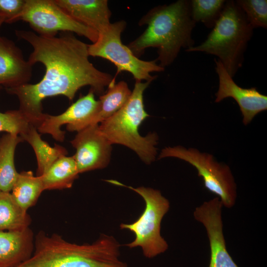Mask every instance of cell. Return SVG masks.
<instances>
[{"instance_id":"5b68a950","label":"cell","mask_w":267,"mask_h":267,"mask_svg":"<svg viewBox=\"0 0 267 267\" xmlns=\"http://www.w3.org/2000/svg\"><path fill=\"white\" fill-rule=\"evenodd\" d=\"M253 31V27L236 2L225 1L219 19L206 40L186 51L204 52L218 56L233 78L242 65L243 54Z\"/></svg>"},{"instance_id":"cb8c5ba5","label":"cell","mask_w":267,"mask_h":267,"mask_svg":"<svg viewBox=\"0 0 267 267\" xmlns=\"http://www.w3.org/2000/svg\"><path fill=\"white\" fill-rule=\"evenodd\" d=\"M237 5L242 10L253 28L267 27V0H238Z\"/></svg>"},{"instance_id":"4316f807","label":"cell","mask_w":267,"mask_h":267,"mask_svg":"<svg viewBox=\"0 0 267 267\" xmlns=\"http://www.w3.org/2000/svg\"><path fill=\"white\" fill-rule=\"evenodd\" d=\"M5 18L2 16H0V28L1 25L2 24V23H5Z\"/></svg>"},{"instance_id":"7c38bea8","label":"cell","mask_w":267,"mask_h":267,"mask_svg":"<svg viewBox=\"0 0 267 267\" xmlns=\"http://www.w3.org/2000/svg\"><path fill=\"white\" fill-rule=\"evenodd\" d=\"M71 143L76 149L73 156L79 174L108 165L112 144L101 132L99 124L90 125L78 132Z\"/></svg>"},{"instance_id":"603a6c76","label":"cell","mask_w":267,"mask_h":267,"mask_svg":"<svg viewBox=\"0 0 267 267\" xmlns=\"http://www.w3.org/2000/svg\"><path fill=\"white\" fill-rule=\"evenodd\" d=\"M224 0H192L190 1L193 21L201 22L208 28L214 27L224 6Z\"/></svg>"},{"instance_id":"277c9868","label":"cell","mask_w":267,"mask_h":267,"mask_svg":"<svg viewBox=\"0 0 267 267\" xmlns=\"http://www.w3.org/2000/svg\"><path fill=\"white\" fill-rule=\"evenodd\" d=\"M151 82H135L131 95L122 108L100 123L99 128L112 144L127 147L147 165L155 160L158 136L155 133L141 136L139 127L149 115L144 109L143 93Z\"/></svg>"},{"instance_id":"484cf974","label":"cell","mask_w":267,"mask_h":267,"mask_svg":"<svg viewBox=\"0 0 267 267\" xmlns=\"http://www.w3.org/2000/svg\"><path fill=\"white\" fill-rule=\"evenodd\" d=\"M25 1L26 0H0V16L5 18V23L18 21Z\"/></svg>"},{"instance_id":"3957f363","label":"cell","mask_w":267,"mask_h":267,"mask_svg":"<svg viewBox=\"0 0 267 267\" xmlns=\"http://www.w3.org/2000/svg\"><path fill=\"white\" fill-rule=\"evenodd\" d=\"M34 245L32 256L16 267H129L120 259V244L105 234L91 244H77L41 231Z\"/></svg>"},{"instance_id":"6da1fadb","label":"cell","mask_w":267,"mask_h":267,"mask_svg":"<svg viewBox=\"0 0 267 267\" xmlns=\"http://www.w3.org/2000/svg\"><path fill=\"white\" fill-rule=\"evenodd\" d=\"M15 35L33 47L29 63L33 66L40 62L45 67L44 75L38 83L5 88L7 93L17 97L19 110L36 128L45 114L42 106L44 99L63 95L72 101L78 90L87 86L94 93L102 95L106 87L115 82L110 74L98 70L90 62L88 44L73 33L48 37L17 30Z\"/></svg>"},{"instance_id":"4fadbf2b","label":"cell","mask_w":267,"mask_h":267,"mask_svg":"<svg viewBox=\"0 0 267 267\" xmlns=\"http://www.w3.org/2000/svg\"><path fill=\"white\" fill-rule=\"evenodd\" d=\"M216 70L219 76V86L216 93L215 102L231 97L238 104L243 115V123L247 125L259 113L267 109V96L255 88L244 89L233 80L219 60L214 59Z\"/></svg>"},{"instance_id":"52a82bcc","label":"cell","mask_w":267,"mask_h":267,"mask_svg":"<svg viewBox=\"0 0 267 267\" xmlns=\"http://www.w3.org/2000/svg\"><path fill=\"white\" fill-rule=\"evenodd\" d=\"M127 27L124 20L111 23L98 33L95 42L88 44L89 56L98 57L107 59L116 66V77L121 72L131 73L135 82H152L157 76L152 72H160L165 68L157 64L156 60L145 61L136 57L127 45L121 41V35Z\"/></svg>"},{"instance_id":"8992f818","label":"cell","mask_w":267,"mask_h":267,"mask_svg":"<svg viewBox=\"0 0 267 267\" xmlns=\"http://www.w3.org/2000/svg\"><path fill=\"white\" fill-rule=\"evenodd\" d=\"M106 181L135 191L145 202L144 210L138 219L132 223L120 224L121 229L130 230L135 235L134 239L126 246L130 248L140 247L144 256L148 259L164 253L168 248V244L161 235V223L169 210V200L159 190L144 186L135 188L115 180Z\"/></svg>"},{"instance_id":"d6986e66","label":"cell","mask_w":267,"mask_h":267,"mask_svg":"<svg viewBox=\"0 0 267 267\" xmlns=\"http://www.w3.org/2000/svg\"><path fill=\"white\" fill-rule=\"evenodd\" d=\"M20 135L7 134L0 138V191L10 192L19 173L14 164V154Z\"/></svg>"},{"instance_id":"9c48e42d","label":"cell","mask_w":267,"mask_h":267,"mask_svg":"<svg viewBox=\"0 0 267 267\" xmlns=\"http://www.w3.org/2000/svg\"><path fill=\"white\" fill-rule=\"evenodd\" d=\"M20 20L28 23L41 36L52 37L59 32H69L84 36L92 43L98 36V32L74 19L54 0H26Z\"/></svg>"},{"instance_id":"ffe728a7","label":"cell","mask_w":267,"mask_h":267,"mask_svg":"<svg viewBox=\"0 0 267 267\" xmlns=\"http://www.w3.org/2000/svg\"><path fill=\"white\" fill-rule=\"evenodd\" d=\"M132 92L124 81L111 83L107 92L99 97L98 110L91 125L100 124L118 111L127 103Z\"/></svg>"},{"instance_id":"5bb4252c","label":"cell","mask_w":267,"mask_h":267,"mask_svg":"<svg viewBox=\"0 0 267 267\" xmlns=\"http://www.w3.org/2000/svg\"><path fill=\"white\" fill-rule=\"evenodd\" d=\"M32 66L13 42L0 37V86L8 88L28 84Z\"/></svg>"},{"instance_id":"8fae6325","label":"cell","mask_w":267,"mask_h":267,"mask_svg":"<svg viewBox=\"0 0 267 267\" xmlns=\"http://www.w3.org/2000/svg\"><path fill=\"white\" fill-rule=\"evenodd\" d=\"M222 207L220 198L215 197L196 207L193 216L207 231L210 248L209 267H239L226 249L223 233Z\"/></svg>"},{"instance_id":"e0dca14e","label":"cell","mask_w":267,"mask_h":267,"mask_svg":"<svg viewBox=\"0 0 267 267\" xmlns=\"http://www.w3.org/2000/svg\"><path fill=\"white\" fill-rule=\"evenodd\" d=\"M19 135L23 141L31 145L35 153L37 161V176L44 175L55 161L67 154L64 147L58 144L51 147L43 140L36 127L32 124Z\"/></svg>"},{"instance_id":"2e32d148","label":"cell","mask_w":267,"mask_h":267,"mask_svg":"<svg viewBox=\"0 0 267 267\" xmlns=\"http://www.w3.org/2000/svg\"><path fill=\"white\" fill-rule=\"evenodd\" d=\"M34 242L29 227L0 230V266L16 267L28 260L34 252Z\"/></svg>"},{"instance_id":"9a60e30c","label":"cell","mask_w":267,"mask_h":267,"mask_svg":"<svg viewBox=\"0 0 267 267\" xmlns=\"http://www.w3.org/2000/svg\"><path fill=\"white\" fill-rule=\"evenodd\" d=\"M78 22L98 33L110 23L111 11L107 0H54Z\"/></svg>"},{"instance_id":"44dd1931","label":"cell","mask_w":267,"mask_h":267,"mask_svg":"<svg viewBox=\"0 0 267 267\" xmlns=\"http://www.w3.org/2000/svg\"><path fill=\"white\" fill-rule=\"evenodd\" d=\"M43 191L41 177L35 176L28 171L19 173L10 193L16 203L27 211L35 204Z\"/></svg>"},{"instance_id":"ac0fdd59","label":"cell","mask_w":267,"mask_h":267,"mask_svg":"<svg viewBox=\"0 0 267 267\" xmlns=\"http://www.w3.org/2000/svg\"><path fill=\"white\" fill-rule=\"evenodd\" d=\"M79 174L73 156H61L41 176L44 190L69 188Z\"/></svg>"},{"instance_id":"7a4b0ae2","label":"cell","mask_w":267,"mask_h":267,"mask_svg":"<svg viewBox=\"0 0 267 267\" xmlns=\"http://www.w3.org/2000/svg\"><path fill=\"white\" fill-rule=\"evenodd\" d=\"M144 32L128 47L139 58L149 47L157 49L156 61L164 68L172 64L181 48L193 46L191 33L195 25L192 18L190 1L178 0L169 4L156 6L139 19Z\"/></svg>"},{"instance_id":"30bf717a","label":"cell","mask_w":267,"mask_h":267,"mask_svg":"<svg viewBox=\"0 0 267 267\" xmlns=\"http://www.w3.org/2000/svg\"><path fill=\"white\" fill-rule=\"evenodd\" d=\"M94 92L90 89L85 95L71 104L64 112L52 116L45 114L44 118L37 127L41 134H47L58 141H63L65 132L61 127L66 125V129L70 132H79L90 125L99 108V100L94 97Z\"/></svg>"},{"instance_id":"d4e9b609","label":"cell","mask_w":267,"mask_h":267,"mask_svg":"<svg viewBox=\"0 0 267 267\" xmlns=\"http://www.w3.org/2000/svg\"><path fill=\"white\" fill-rule=\"evenodd\" d=\"M31 124L19 110L0 112V132L19 135L27 130Z\"/></svg>"},{"instance_id":"7402d4cb","label":"cell","mask_w":267,"mask_h":267,"mask_svg":"<svg viewBox=\"0 0 267 267\" xmlns=\"http://www.w3.org/2000/svg\"><path fill=\"white\" fill-rule=\"evenodd\" d=\"M31 222L27 211L16 203L10 192L0 191V230L25 229Z\"/></svg>"},{"instance_id":"ba28073f","label":"cell","mask_w":267,"mask_h":267,"mask_svg":"<svg viewBox=\"0 0 267 267\" xmlns=\"http://www.w3.org/2000/svg\"><path fill=\"white\" fill-rule=\"evenodd\" d=\"M174 157L188 162L195 168L205 187L218 195L223 206L232 207L237 197L236 184L229 167L217 161L210 154L201 152L194 148L180 145L163 148L158 159Z\"/></svg>"},{"instance_id":"83f0119b","label":"cell","mask_w":267,"mask_h":267,"mask_svg":"<svg viewBox=\"0 0 267 267\" xmlns=\"http://www.w3.org/2000/svg\"><path fill=\"white\" fill-rule=\"evenodd\" d=\"M0 267H2L0 266Z\"/></svg>"}]
</instances>
